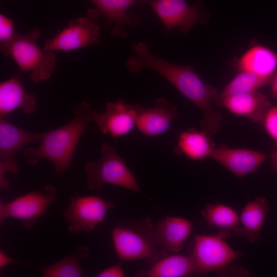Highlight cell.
<instances>
[{
    "label": "cell",
    "instance_id": "11",
    "mask_svg": "<svg viewBox=\"0 0 277 277\" xmlns=\"http://www.w3.org/2000/svg\"><path fill=\"white\" fill-rule=\"evenodd\" d=\"M147 3L168 31L176 28L182 33L186 34L194 25L206 22L202 2L192 6L185 0H149Z\"/></svg>",
    "mask_w": 277,
    "mask_h": 277
},
{
    "label": "cell",
    "instance_id": "27",
    "mask_svg": "<svg viewBox=\"0 0 277 277\" xmlns=\"http://www.w3.org/2000/svg\"><path fill=\"white\" fill-rule=\"evenodd\" d=\"M14 23L9 17L0 14V46L9 43L15 36Z\"/></svg>",
    "mask_w": 277,
    "mask_h": 277
},
{
    "label": "cell",
    "instance_id": "2",
    "mask_svg": "<svg viewBox=\"0 0 277 277\" xmlns=\"http://www.w3.org/2000/svg\"><path fill=\"white\" fill-rule=\"evenodd\" d=\"M73 118L68 123L55 130L47 131L37 148H29L24 152L26 163L37 165L41 159L53 165V176H58L70 168L73 153L88 125L92 121L95 111L83 101L71 107Z\"/></svg>",
    "mask_w": 277,
    "mask_h": 277
},
{
    "label": "cell",
    "instance_id": "20",
    "mask_svg": "<svg viewBox=\"0 0 277 277\" xmlns=\"http://www.w3.org/2000/svg\"><path fill=\"white\" fill-rule=\"evenodd\" d=\"M209 135L203 130L190 128L180 133L174 152L195 161H204L211 156L215 147Z\"/></svg>",
    "mask_w": 277,
    "mask_h": 277
},
{
    "label": "cell",
    "instance_id": "29",
    "mask_svg": "<svg viewBox=\"0 0 277 277\" xmlns=\"http://www.w3.org/2000/svg\"><path fill=\"white\" fill-rule=\"evenodd\" d=\"M14 262V260L7 255L3 251H0V268H3L7 265Z\"/></svg>",
    "mask_w": 277,
    "mask_h": 277
},
{
    "label": "cell",
    "instance_id": "9",
    "mask_svg": "<svg viewBox=\"0 0 277 277\" xmlns=\"http://www.w3.org/2000/svg\"><path fill=\"white\" fill-rule=\"evenodd\" d=\"M47 132L37 133L23 129L0 116V187L3 190L9 186L5 179L7 172L15 173L19 168L17 152L25 146L41 141Z\"/></svg>",
    "mask_w": 277,
    "mask_h": 277
},
{
    "label": "cell",
    "instance_id": "18",
    "mask_svg": "<svg viewBox=\"0 0 277 277\" xmlns=\"http://www.w3.org/2000/svg\"><path fill=\"white\" fill-rule=\"evenodd\" d=\"M37 103V97L26 92L18 76L1 83L0 116L4 117L17 109L26 114H31Z\"/></svg>",
    "mask_w": 277,
    "mask_h": 277
},
{
    "label": "cell",
    "instance_id": "21",
    "mask_svg": "<svg viewBox=\"0 0 277 277\" xmlns=\"http://www.w3.org/2000/svg\"><path fill=\"white\" fill-rule=\"evenodd\" d=\"M199 274L194 260L191 255L173 254L166 256L149 269L140 270L135 276L181 277Z\"/></svg>",
    "mask_w": 277,
    "mask_h": 277
},
{
    "label": "cell",
    "instance_id": "24",
    "mask_svg": "<svg viewBox=\"0 0 277 277\" xmlns=\"http://www.w3.org/2000/svg\"><path fill=\"white\" fill-rule=\"evenodd\" d=\"M89 249L86 246H78L70 254L59 261L42 268L43 277H80L85 272L80 261L89 255Z\"/></svg>",
    "mask_w": 277,
    "mask_h": 277
},
{
    "label": "cell",
    "instance_id": "15",
    "mask_svg": "<svg viewBox=\"0 0 277 277\" xmlns=\"http://www.w3.org/2000/svg\"><path fill=\"white\" fill-rule=\"evenodd\" d=\"M210 157L237 177L243 178L257 171L269 156L261 152L247 149L215 147Z\"/></svg>",
    "mask_w": 277,
    "mask_h": 277
},
{
    "label": "cell",
    "instance_id": "17",
    "mask_svg": "<svg viewBox=\"0 0 277 277\" xmlns=\"http://www.w3.org/2000/svg\"><path fill=\"white\" fill-rule=\"evenodd\" d=\"M192 228V222L187 219L167 216L154 224L157 244L168 251L177 253L183 249Z\"/></svg>",
    "mask_w": 277,
    "mask_h": 277
},
{
    "label": "cell",
    "instance_id": "16",
    "mask_svg": "<svg viewBox=\"0 0 277 277\" xmlns=\"http://www.w3.org/2000/svg\"><path fill=\"white\" fill-rule=\"evenodd\" d=\"M214 104L225 107L233 114L248 117L255 123L262 121L272 106L268 96L258 91L223 97L217 96Z\"/></svg>",
    "mask_w": 277,
    "mask_h": 277
},
{
    "label": "cell",
    "instance_id": "19",
    "mask_svg": "<svg viewBox=\"0 0 277 277\" xmlns=\"http://www.w3.org/2000/svg\"><path fill=\"white\" fill-rule=\"evenodd\" d=\"M235 68L272 80L277 71V53L264 46H254L239 59Z\"/></svg>",
    "mask_w": 277,
    "mask_h": 277
},
{
    "label": "cell",
    "instance_id": "23",
    "mask_svg": "<svg viewBox=\"0 0 277 277\" xmlns=\"http://www.w3.org/2000/svg\"><path fill=\"white\" fill-rule=\"evenodd\" d=\"M208 224L219 230V232L230 234L232 232L242 235L240 216L231 206L222 203L210 204L201 211Z\"/></svg>",
    "mask_w": 277,
    "mask_h": 277
},
{
    "label": "cell",
    "instance_id": "6",
    "mask_svg": "<svg viewBox=\"0 0 277 277\" xmlns=\"http://www.w3.org/2000/svg\"><path fill=\"white\" fill-rule=\"evenodd\" d=\"M101 17L95 7L89 8L85 16L70 20L58 33L46 40L43 49L46 52L70 51L98 44Z\"/></svg>",
    "mask_w": 277,
    "mask_h": 277
},
{
    "label": "cell",
    "instance_id": "7",
    "mask_svg": "<svg viewBox=\"0 0 277 277\" xmlns=\"http://www.w3.org/2000/svg\"><path fill=\"white\" fill-rule=\"evenodd\" d=\"M229 235L219 232L195 236L191 254L199 274L221 271L241 255V252L234 250L226 241Z\"/></svg>",
    "mask_w": 277,
    "mask_h": 277
},
{
    "label": "cell",
    "instance_id": "30",
    "mask_svg": "<svg viewBox=\"0 0 277 277\" xmlns=\"http://www.w3.org/2000/svg\"><path fill=\"white\" fill-rule=\"evenodd\" d=\"M269 85L270 86L271 96L277 100V71Z\"/></svg>",
    "mask_w": 277,
    "mask_h": 277
},
{
    "label": "cell",
    "instance_id": "12",
    "mask_svg": "<svg viewBox=\"0 0 277 277\" xmlns=\"http://www.w3.org/2000/svg\"><path fill=\"white\" fill-rule=\"evenodd\" d=\"M103 17L104 27L110 34L117 38L128 35L127 29L136 27L140 18L128 12L132 5L147 3L149 0H89Z\"/></svg>",
    "mask_w": 277,
    "mask_h": 277
},
{
    "label": "cell",
    "instance_id": "14",
    "mask_svg": "<svg viewBox=\"0 0 277 277\" xmlns=\"http://www.w3.org/2000/svg\"><path fill=\"white\" fill-rule=\"evenodd\" d=\"M92 122L98 126L104 134L117 138L127 135L136 127V113L134 105L123 100L108 102L104 112H95Z\"/></svg>",
    "mask_w": 277,
    "mask_h": 277
},
{
    "label": "cell",
    "instance_id": "3",
    "mask_svg": "<svg viewBox=\"0 0 277 277\" xmlns=\"http://www.w3.org/2000/svg\"><path fill=\"white\" fill-rule=\"evenodd\" d=\"M116 253L122 261L145 260L151 265L167 256L159 248L154 224L145 217L140 221L126 220L116 223L111 231Z\"/></svg>",
    "mask_w": 277,
    "mask_h": 277
},
{
    "label": "cell",
    "instance_id": "5",
    "mask_svg": "<svg viewBox=\"0 0 277 277\" xmlns=\"http://www.w3.org/2000/svg\"><path fill=\"white\" fill-rule=\"evenodd\" d=\"M101 153L97 161L88 162L84 166L89 189L101 190L109 184L142 193L134 175L113 147L103 143Z\"/></svg>",
    "mask_w": 277,
    "mask_h": 277
},
{
    "label": "cell",
    "instance_id": "25",
    "mask_svg": "<svg viewBox=\"0 0 277 277\" xmlns=\"http://www.w3.org/2000/svg\"><path fill=\"white\" fill-rule=\"evenodd\" d=\"M271 81V79L250 72L240 71L220 92L218 97L256 91L264 86L269 85Z\"/></svg>",
    "mask_w": 277,
    "mask_h": 277
},
{
    "label": "cell",
    "instance_id": "4",
    "mask_svg": "<svg viewBox=\"0 0 277 277\" xmlns=\"http://www.w3.org/2000/svg\"><path fill=\"white\" fill-rule=\"evenodd\" d=\"M40 30L35 28L27 33H16L9 43L0 46L1 51L11 56L21 72L28 73L36 84L48 80L56 68V58L53 52H46L37 45Z\"/></svg>",
    "mask_w": 277,
    "mask_h": 277
},
{
    "label": "cell",
    "instance_id": "1",
    "mask_svg": "<svg viewBox=\"0 0 277 277\" xmlns=\"http://www.w3.org/2000/svg\"><path fill=\"white\" fill-rule=\"evenodd\" d=\"M131 50L132 54L126 62L129 72L137 73L146 68L162 75L201 110L203 114L200 122L202 130L210 135L217 133L222 116L213 108L220 93L216 89L201 78L191 64L182 66L167 62L153 54L143 41L133 43Z\"/></svg>",
    "mask_w": 277,
    "mask_h": 277
},
{
    "label": "cell",
    "instance_id": "28",
    "mask_svg": "<svg viewBox=\"0 0 277 277\" xmlns=\"http://www.w3.org/2000/svg\"><path fill=\"white\" fill-rule=\"evenodd\" d=\"M125 276V273L121 263L109 267L95 275L96 277H124Z\"/></svg>",
    "mask_w": 277,
    "mask_h": 277
},
{
    "label": "cell",
    "instance_id": "26",
    "mask_svg": "<svg viewBox=\"0 0 277 277\" xmlns=\"http://www.w3.org/2000/svg\"><path fill=\"white\" fill-rule=\"evenodd\" d=\"M261 122L277 150V105H272L269 108Z\"/></svg>",
    "mask_w": 277,
    "mask_h": 277
},
{
    "label": "cell",
    "instance_id": "22",
    "mask_svg": "<svg viewBox=\"0 0 277 277\" xmlns=\"http://www.w3.org/2000/svg\"><path fill=\"white\" fill-rule=\"evenodd\" d=\"M269 209L268 203L263 196L248 202L242 209L239 215L242 235L249 242L255 243L260 238Z\"/></svg>",
    "mask_w": 277,
    "mask_h": 277
},
{
    "label": "cell",
    "instance_id": "8",
    "mask_svg": "<svg viewBox=\"0 0 277 277\" xmlns=\"http://www.w3.org/2000/svg\"><path fill=\"white\" fill-rule=\"evenodd\" d=\"M56 195V188L49 184L42 190L26 193L11 202L1 201V225L8 218H14L21 221L26 229L32 227L45 213Z\"/></svg>",
    "mask_w": 277,
    "mask_h": 277
},
{
    "label": "cell",
    "instance_id": "13",
    "mask_svg": "<svg viewBox=\"0 0 277 277\" xmlns=\"http://www.w3.org/2000/svg\"><path fill=\"white\" fill-rule=\"evenodd\" d=\"M136 113V127L143 135L153 136L161 135L171 129L172 122L178 116L175 105L163 97L155 100L154 104L143 107L134 105Z\"/></svg>",
    "mask_w": 277,
    "mask_h": 277
},
{
    "label": "cell",
    "instance_id": "31",
    "mask_svg": "<svg viewBox=\"0 0 277 277\" xmlns=\"http://www.w3.org/2000/svg\"><path fill=\"white\" fill-rule=\"evenodd\" d=\"M269 157L270 158L273 170L274 172L277 173V150L273 151L269 156Z\"/></svg>",
    "mask_w": 277,
    "mask_h": 277
},
{
    "label": "cell",
    "instance_id": "10",
    "mask_svg": "<svg viewBox=\"0 0 277 277\" xmlns=\"http://www.w3.org/2000/svg\"><path fill=\"white\" fill-rule=\"evenodd\" d=\"M115 207L112 202L97 196H72L64 213L70 233H89L103 222L107 211Z\"/></svg>",
    "mask_w": 277,
    "mask_h": 277
}]
</instances>
